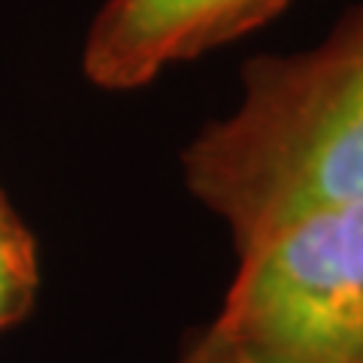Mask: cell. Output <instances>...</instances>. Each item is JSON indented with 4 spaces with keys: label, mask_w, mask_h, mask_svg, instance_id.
Returning a JSON list of instances; mask_svg holds the SVG:
<instances>
[{
    "label": "cell",
    "mask_w": 363,
    "mask_h": 363,
    "mask_svg": "<svg viewBox=\"0 0 363 363\" xmlns=\"http://www.w3.org/2000/svg\"><path fill=\"white\" fill-rule=\"evenodd\" d=\"M179 363H252V360H248L242 351H236L215 330H206L185 348V354L179 357Z\"/></svg>",
    "instance_id": "5"
},
{
    "label": "cell",
    "mask_w": 363,
    "mask_h": 363,
    "mask_svg": "<svg viewBox=\"0 0 363 363\" xmlns=\"http://www.w3.org/2000/svg\"><path fill=\"white\" fill-rule=\"evenodd\" d=\"M185 182L236 252L318 209L363 200V9L327 43L245 67L230 116L182 155Z\"/></svg>",
    "instance_id": "1"
},
{
    "label": "cell",
    "mask_w": 363,
    "mask_h": 363,
    "mask_svg": "<svg viewBox=\"0 0 363 363\" xmlns=\"http://www.w3.org/2000/svg\"><path fill=\"white\" fill-rule=\"evenodd\" d=\"M285 0H109L85 43V73L104 88H136L164 67L240 37Z\"/></svg>",
    "instance_id": "3"
},
{
    "label": "cell",
    "mask_w": 363,
    "mask_h": 363,
    "mask_svg": "<svg viewBox=\"0 0 363 363\" xmlns=\"http://www.w3.org/2000/svg\"><path fill=\"white\" fill-rule=\"evenodd\" d=\"M209 330L252 363H363V200L300 215L240 252Z\"/></svg>",
    "instance_id": "2"
},
{
    "label": "cell",
    "mask_w": 363,
    "mask_h": 363,
    "mask_svg": "<svg viewBox=\"0 0 363 363\" xmlns=\"http://www.w3.org/2000/svg\"><path fill=\"white\" fill-rule=\"evenodd\" d=\"M40 260L37 242L18 212L0 191V330L18 324L37 300Z\"/></svg>",
    "instance_id": "4"
}]
</instances>
